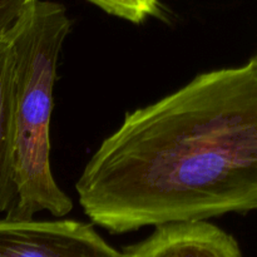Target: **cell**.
Instances as JSON below:
<instances>
[{
    "label": "cell",
    "mask_w": 257,
    "mask_h": 257,
    "mask_svg": "<svg viewBox=\"0 0 257 257\" xmlns=\"http://www.w3.org/2000/svg\"><path fill=\"white\" fill-rule=\"evenodd\" d=\"M14 59L8 38H0V212L7 213L15 201L14 167Z\"/></svg>",
    "instance_id": "5"
},
{
    "label": "cell",
    "mask_w": 257,
    "mask_h": 257,
    "mask_svg": "<svg viewBox=\"0 0 257 257\" xmlns=\"http://www.w3.org/2000/svg\"><path fill=\"white\" fill-rule=\"evenodd\" d=\"M112 233L257 211V62L198 74L127 113L75 185Z\"/></svg>",
    "instance_id": "1"
},
{
    "label": "cell",
    "mask_w": 257,
    "mask_h": 257,
    "mask_svg": "<svg viewBox=\"0 0 257 257\" xmlns=\"http://www.w3.org/2000/svg\"><path fill=\"white\" fill-rule=\"evenodd\" d=\"M252 59H255V60H256V62H257V53H256V54H255V55H253V57H252Z\"/></svg>",
    "instance_id": "8"
},
{
    "label": "cell",
    "mask_w": 257,
    "mask_h": 257,
    "mask_svg": "<svg viewBox=\"0 0 257 257\" xmlns=\"http://www.w3.org/2000/svg\"><path fill=\"white\" fill-rule=\"evenodd\" d=\"M72 20L62 4L37 0L8 35L14 59L15 201L5 217L33 220L40 212L67 216L73 202L50 166V120L57 67Z\"/></svg>",
    "instance_id": "2"
},
{
    "label": "cell",
    "mask_w": 257,
    "mask_h": 257,
    "mask_svg": "<svg viewBox=\"0 0 257 257\" xmlns=\"http://www.w3.org/2000/svg\"><path fill=\"white\" fill-rule=\"evenodd\" d=\"M113 17L141 24L147 18H160L162 7L160 0H88Z\"/></svg>",
    "instance_id": "6"
},
{
    "label": "cell",
    "mask_w": 257,
    "mask_h": 257,
    "mask_svg": "<svg viewBox=\"0 0 257 257\" xmlns=\"http://www.w3.org/2000/svg\"><path fill=\"white\" fill-rule=\"evenodd\" d=\"M0 257H128L93 225L73 220H0Z\"/></svg>",
    "instance_id": "3"
},
{
    "label": "cell",
    "mask_w": 257,
    "mask_h": 257,
    "mask_svg": "<svg viewBox=\"0 0 257 257\" xmlns=\"http://www.w3.org/2000/svg\"><path fill=\"white\" fill-rule=\"evenodd\" d=\"M124 252L128 257H243L235 237L208 221L158 226Z\"/></svg>",
    "instance_id": "4"
},
{
    "label": "cell",
    "mask_w": 257,
    "mask_h": 257,
    "mask_svg": "<svg viewBox=\"0 0 257 257\" xmlns=\"http://www.w3.org/2000/svg\"><path fill=\"white\" fill-rule=\"evenodd\" d=\"M37 0H0V38L14 32Z\"/></svg>",
    "instance_id": "7"
}]
</instances>
